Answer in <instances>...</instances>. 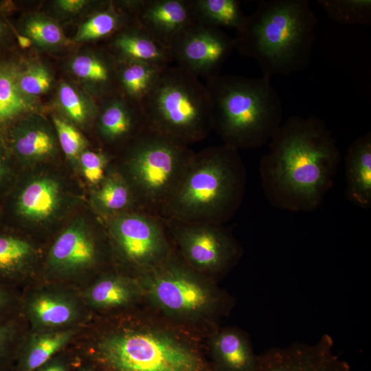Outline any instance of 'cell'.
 Here are the masks:
<instances>
[{
    "label": "cell",
    "instance_id": "cell-1",
    "mask_svg": "<svg viewBox=\"0 0 371 371\" xmlns=\"http://www.w3.org/2000/svg\"><path fill=\"white\" fill-rule=\"evenodd\" d=\"M260 160L263 192L276 208L292 212L318 209L330 191L341 154L319 117L292 115L282 122Z\"/></svg>",
    "mask_w": 371,
    "mask_h": 371
},
{
    "label": "cell",
    "instance_id": "cell-2",
    "mask_svg": "<svg viewBox=\"0 0 371 371\" xmlns=\"http://www.w3.org/2000/svg\"><path fill=\"white\" fill-rule=\"evenodd\" d=\"M200 337L152 309L110 315L84 350L102 371H215Z\"/></svg>",
    "mask_w": 371,
    "mask_h": 371
},
{
    "label": "cell",
    "instance_id": "cell-3",
    "mask_svg": "<svg viewBox=\"0 0 371 371\" xmlns=\"http://www.w3.org/2000/svg\"><path fill=\"white\" fill-rule=\"evenodd\" d=\"M317 23L307 0L259 1L237 31L235 49L268 78L299 72L311 63Z\"/></svg>",
    "mask_w": 371,
    "mask_h": 371
},
{
    "label": "cell",
    "instance_id": "cell-4",
    "mask_svg": "<svg viewBox=\"0 0 371 371\" xmlns=\"http://www.w3.org/2000/svg\"><path fill=\"white\" fill-rule=\"evenodd\" d=\"M245 184L238 150L223 144L194 153L161 217L186 224L223 225L240 207Z\"/></svg>",
    "mask_w": 371,
    "mask_h": 371
},
{
    "label": "cell",
    "instance_id": "cell-5",
    "mask_svg": "<svg viewBox=\"0 0 371 371\" xmlns=\"http://www.w3.org/2000/svg\"><path fill=\"white\" fill-rule=\"evenodd\" d=\"M135 276L150 309L199 337L219 327L234 304L216 280L192 269L175 251Z\"/></svg>",
    "mask_w": 371,
    "mask_h": 371
},
{
    "label": "cell",
    "instance_id": "cell-6",
    "mask_svg": "<svg viewBox=\"0 0 371 371\" xmlns=\"http://www.w3.org/2000/svg\"><path fill=\"white\" fill-rule=\"evenodd\" d=\"M213 130L236 150L268 143L282 123L281 99L270 78L217 74L207 78Z\"/></svg>",
    "mask_w": 371,
    "mask_h": 371
},
{
    "label": "cell",
    "instance_id": "cell-7",
    "mask_svg": "<svg viewBox=\"0 0 371 371\" xmlns=\"http://www.w3.org/2000/svg\"><path fill=\"white\" fill-rule=\"evenodd\" d=\"M140 106L149 129L188 146L205 139L214 128L205 85L178 65L162 69Z\"/></svg>",
    "mask_w": 371,
    "mask_h": 371
},
{
    "label": "cell",
    "instance_id": "cell-8",
    "mask_svg": "<svg viewBox=\"0 0 371 371\" xmlns=\"http://www.w3.org/2000/svg\"><path fill=\"white\" fill-rule=\"evenodd\" d=\"M194 154L188 145L148 127L131 142L122 175L145 213L161 217Z\"/></svg>",
    "mask_w": 371,
    "mask_h": 371
},
{
    "label": "cell",
    "instance_id": "cell-9",
    "mask_svg": "<svg viewBox=\"0 0 371 371\" xmlns=\"http://www.w3.org/2000/svg\"><path fill=\"white\" fill-rule=\"evenodd\" d=\"M179 256L192 269L216 281L240 258L242 249L223 225L167 221Z\"/></svg>",
    "mask_w": 371,
    "mask_h": 371
},
{
    "label": "cell",
    "instance_id": "cell-10",
    "mask_svg": "<svg viewBox=\"0 0 371 371\" xmlns=\"http://www.w3.org/2000/svg\"><path fill=\"white\" fill-rule=\"evenodd\" d=\"M113 242L133 275L152 268L175 251L158 217L130 212L113 216L109 223Z\"/></svg>",
    "mask_w": 371,
    "mask_h": 371
},
{
    "label": "cell",
    "instance_id": "cell-11",
    "mask_svg": "<svg viewBox=\"0 0 371 371\" xmlns=\"http://www.w3.org/2000/svg\"><path fill=\"white\" fill-rule=\"evenodd\" d=\"M177 65L206 79L219 74L221 66L235 49L234 38L220 28L196 23L171 47Z\"/></svg>",
    "mask_w": 371,
    "mask_h": 371
},
{
    "label": "cell",
    "instance_id": "cell-12",
    "mask_svg": "<svg viewBox=\"0 0 371 371\" xmlns=\"http://www.w3.org/2000/svg\"><path fill=\"white\" fill-rule=\"evenodd\" d=\"M85 304L74 292L57 286L37 289L20 300L19 315L32 331H50L76 326L83 318Z\"/></svg>",
    "mask_w": 371,
    "mask_h": 371
},
{
    "label": "cell",
    "instance_id": "cell-13",
    "mask_svg": "<svg viewBox=\"0 0 371 371\" xmlns=\"http://www.w3.org/2000/svg\"><path fill=\"white\" fill-rule=\"evenodd\" d=\"M134 23L171 48L191 26L197 23L192 0L125 1Z\"/></svg>",
    "mask_w": 371,
    "mask_h": 371
},
{
    "label": "cell",
    "instance_id": "cell-14",
    "mask_svg": "<svg viewBox=\"0 0 371 371\" xmlns=\"http://www.w3.org/2000/svg\"><path fill=\"white\" fill-rule=\"evenodd\" d=\"M258 371H350L334 351L332 337L324 334L314 344L295 342L273 347L258 355Z\"/></svg>",
    "mask_w": 371,
    "mask_h": 371
},
{
    "label": "cell",
    "instance_id": "cell-15",
    "mask_svg": "<svg viewBox=\"0 0 371 371\" xmlns=\"http://www.w3.org/2000/svg\"><path fill=\"white\" fill-rule=\"evenodd\" d=\"M99 256L97 241L78 223L67 227L56 239L49 252L47 265L53 276L69 279L92 269Z\"/></svg>",
    "mask_w": 371,
    "mask_h": 371
},
{
    "label": "cell",
    "instance_id": "cell-16",
    "mask_svg": "<svg viewBox=\"0 0 371 371\" xmlns=\"http://www.w3.org/2000/svg\"><path fill=\"white\" fill-rule=\"evenodd\" d=\"M80 297L87 307L110 315L133 309L144 302L136 276L121 273L100 276L85 289Z\"/></svg>",
    "mask_w": 371,
    "mask_h": 371
},
{
    "label": "cell",
    "instance_id": "cell-17",
    "mask_svg": "<svg viewBox=\"0 0 371 371\" xmlns=\"http://www.w3.org/2000/svg\"><path fill=\"white\" fill-rule=\"evenodd\" d=\"M207 336L209 360L215 371H258V355L243 330L219 326Z\"/></svg>",
    "mask_w": 371,
    "mask_h": 371
},
{
    "label": "cell",
    "instance_id": "cell-18",
    "mask_svg": "<svg viewBox=\"0 0 371 371\" xmlns=\"http://www.w3.org/2000/svg\"><path fill=\"white\" fill-rule=\"evenodd\" d=\"M97 117L99 134L108 144L133 140L147 128L140 105L120 93L106 98Z\"/></svg>",
    "mask_w": 371,
    "mask_h": 371
},
{
    "label": "cell",
    "instance_id": "cell-19",
    "mask_svg": "<svg viewBox=\"0 0 371 371\" xmlns=\"http://www.w3.org/2000/svg\"><path fill=\"white\" fill-rule=\"evenodd\" d=\"M2 141L18 161L41 160L53 155L56 150L55 137L40 119H21L11 126Z\"/></svg>",
    "mask_w": 371,
    "mask_h": 371
},
{
    "label": "cell",
    "instance_id": "cell-20",
    "mask_svg": "<svg viewBox=\"0 0 371 371\" xmlns=\"http://www.w3.org/2000/svg\"><path fill=\"white\" fill-rule=\"evenodd\" d=\"M80 330V326L24 334L11 371H34L61 352Z\"/></svg>",
    "mask_w": 371,
    "mask_h": 371
},
{
    "label": "cell",
    "instance_id": "cell-21",
    "mask_svg": "<svg viewBox=\"0 0 371 371\" xmlns=\"http://www.w3.org/2000/svg\"><path fill=\"white\" fill-rule=\"evenodd\" d=\"M111 46L117 60L140 61L160 67L174 63L171 49L134 23L113 35Z\"/></svg>",
    "mask_w": 371,
    "mask_h": 371
},
{
    "label": "cell",
    "instance_id": "cell-22",
    "mask_svg": "<svg viewBox=\"0 0 371 371\" xmlns=\"http://www.w3.org/2000/svg\"><path fill=\"white\" fill-rule=\"evenodd\" d=\"M346 196L356 206L371 207V133L356 139L345 157Z\"/></svg>",
    "mask_w": 371,
    "mask_h": 371
},
{
    "label": "cell",
    "instance_id": "cell-23",
    "mask_svg": "<svg viewBox=\"0 0 371 371\" xmlns=\"http://www.w3.org/2000/svg\"><path fill=\"white\" fill-rule=\"evenodd\" d=\"M22 63L14 59L0 60V139L15 122L38 108L37 98L22 93L18 76Z\"/></svg>",
    "mask_w": 371,
    "mask_h": 371
},
{
    "label": "cell",
    "instance_id": "cell-24",
    "mask_svg": "<svg viewBox=\"0 0 371 371\" xmlns=\"http://www.w3.org/2000/svg\"><path fill=\"white\" fill-rule=\"evenodd\" d=\"M60 201V188L56 181L41 178L28 183L12 196L10 213L17 218L42 221L51 216Z\"/></svg>",
    "mask_w": 371,
    "mask_h": 371
},
{
    "label": "cell",
    "instance_id": "cell-25",
    "mask_svg": "<svg viewBox=\"0 0 371 371\" xmlns=\"http://www.w3.org/2000/svg\"><path fill=\"white\" fill-rule=\"evenodd\" d=\"M70 69L98 95L107 97L115 93L117 60L113 54L100 52L79 54L71 60Z\"/></svg>",
    "mask_w": 371,
    "mask_h": 371
},
{
    "label": "cell",
    "instance_id": "cell-26",
    "mask_svg": "<svg viewBox=\"0 0 371 371\" xmlns=\"http://www.w3.org/2000/svg\"><path fill=\"white\" fill-rule=\"evenodd\" d=\"M34 250L28 240L0 230V284L13 289L26 276Z\"/></svg>",
    "mask_w": 371,
    "mask_h": 371
},
{
    "label": "cell",
    "instance_id": "cell-27",
    "mask_svg": "<svg viewBox=\"0 0 371 371\" xmlns=\"http://www.w3.org/2000/svg\"><path fill=\"white\" fill-rule=\"evenodd\" d=\"M116 60L119 92L140 105L155 86L164 67L136 60Z\"/></svg>",
    "mask_w": 371,
    "mask_h": 371
},
{
    "label": "cell",
    "instance_id": "cell-28",
    "mask_svg": "<svg viewBox=\"0 0 371 371\" xmlns=\"http://www.w3.org/2000/svg\"><path fill=\"white\" fill-rule=\"evenodd\" d=\"M131 12L122 1L109 3L95 12L78 27L74 41L85 42L112 37L120 30L133 23Z\"/></svg>",
    "mask_w": 371,
    "mask_h": 371
},
{
    "label": "cell",
    "instance_id": "cell-29",
    "mask_svg": "<svg viewBox=\"0 0 371 371\" xmlns=\"http://www.w3.org/2000/svg\"><path fill=\"white\" fill-rule=\"evenodd\" d=\"M197 23L239 30L245 15L238 0H192Z\"/></svg>",
    "mask_w": 371,
    "mask_h": 371
},
{
    "label": "cell",
    "instance_id": "cell-30",
    "mask_svg": "<svg viewBox=\"0 0 371 371\" xmlns=\"http://www.w3.org/2000/svg\"><path fill=\"white\" fill-rule=\"evenodd\" d=\"M93 200L100 210L114 216L126 212L136 203L131 187L119 172L105 175L94 193Z\"/></svg>",
    "mask_w": 371,
    "mask_h": 371
},
{
    "label": "cell",
    "instance_id": "cell-31",
    "mask_svg": "<svg viewBox=\"0 0 371 371\" xmlns=\"http://www.w3.org/2000/svg\"><path fill=\"white\" fill-rule=\"evenodd\" d=\"M58 106L71 122L82 124L98 115L99 106L71 84L62 81L57 91Z\"/></svg>",
    "mask_w": 371,
    "mask_h": 371
},
{
    "label": "cell",
    "instance_id": "cell-32",
    "mask_svg": "<svg viewBox=\"0 0 371 371\" xmlns=\"http://www.w3.org/2000/svg\"><path fill=\"white\" fill-rule=\"evenodd\" d=\"M328 18L342 25L371 24L370 0H318Z\"/></svg>",
    "mask_w": 371,
    "mask_h": 371
},
{
    "label": "cell",
    "instance_id": "cell-33",
    "mask_svg": "<svg viewBox=\"0 0 371 371\" xmlns=\"http://www.w3.org/2000/svg\"><path fill=\"white\" fill-rule=\"evenodd\" d=\"M23 34L41 47L52 48L68 43L60 25L40 14L32 15L25 19Z\"/></svg>",
    "mask_w": 371,
    "mask_h": 371
},
{
    "label": "cell",
    "instance_id": "cell-34",
    "mask_svg": "<svg viewBox=\"0 0 371 371\" xmlns=\"http://www.w3.org/2000/svg\"><path fill=\"white\" fill-rule=\"evenodd\" d=\"M21 316L0 321V371H10L24 335Z\"/></svg>",
    "mask_w": 371,
    "mask_h": 371
},
{
    "label": "cell",
    "instance_id": "cell-35",
    "mask_svg": "<svg viewBox=\"0 0 371 371\" xmlns=\"http://www.w3.org/2000/svg\"><path fill=\"white\" fill-rule=\"evenodd\" d=\"M53 81L50 70L38 63L22 64L18 76V85L22 93L34 98L47 92Z\"/></svg>",
    "mask_w": 371,
    "mask_h": 371
},
{
    "label": "cell",
    "instance_id": "cell-36",
    "mask_svg": "<svg viewBox=\"0 0 371 371\" xmlns=\"http://www.w3.org/2000/svg\"><path fill=\"white\" fill-rule=\"evenodd\" d=\"M53 122L65 156L71 160L78 159L87 146L85 137L73 124L63 118L54 116Z\"/></svg>",
    "mask_w": 371,
    "mask_h": 371
},
{
    "label": "cell",
    "instance_id": "cell-37",
    "mask_svg": "<svg viewBox=\"0 0 371 371\" xmlns=\"http://www.w3.org/2000/svg\"><path fill=\"white\" fill-rule=\"evenodd\" d=\"M78 160L85 178L91 184H98L105 177L109 155L101 151L83 150Z\"/></svg>",
    "mask_w": 371,
    "mask_h": 371
},
{
    "label": "cell",
    "instance_id": "cell-38",
    "mask_svg": "<svg viewBox=\"0 0 371 371\" xmlns=\"http://www.w3.org/2000/svg\"><path fill=\"white\" fill-rule=\"evenodd\" d=\"M19 302L13 289L0 284V321L19 315Z\"/></svg>",
    "mask_w": 371,
    "mask_h": 371
},
{
    "label": "cell",
    "instance_id": "cell-39",
    "mask_svg": "<svg viewBox=\"0 0 371 371\" xmlns=\"http://www.w3.org/2000/svg\"><path fill=\"white\" fill-rule=\"evenodd\" d=\"M12 159H14V157L0 139V194L6 192L12 181Z\"/></svg>",
    "mask_w": 371,
    "mask_h": 371
},
{
    "label": "cell",
    "instance_id": "cell-40",
    "mask_svg": "<svg viewBox=\"0 0 371 371\" xmlns=\"http://www.w3.org/2000/svg\"><path fill=\"white\" fill-rule=\"evenodd\" d=\"M73 361L65 353L60 352L34 371H75Z\"/></svg>",
    "mask_w": 371,
    "mask_h": 371
},
{
    "label": "cell",
    "instance_id": "cell-41",
    "mask_svg": "<svg viewBox=\"0 0 371 371\" xmlns=\"http://www.w3.org/2000/svg\"><path fill=\"white\" fill-rule=\"evenodd\" d=\"M89 3L85 0H58L56 1V8L66 13H76Z\"/></svg>",
    "mask_w": 371,
    "mask_h": 371
},
{
    "label": "cell",
    "instance_id": "cell-42",
    "mask_svg": "<svg viewBox=\"0 0 371 371\" xmlns=\"http://www.w3.org/2000/svg\"><path fill=\"white\" fill-rule=\"evenodd\" d=\"M9 32L8 25L0 19V47L4 43Z\"/></svg>",
    "mask_w": 371,
    "mask_h": 371
},
{
    "label": "cell",
    "instance_id": "cell-43",
    "mask_svg": "<svg viewBox=\"0 0 371 371\" xmlns=\"http://www.w3.org/2000/svg\"><path fill=\"white\" fill-rule=\"evenodd\" d=\"M16 38L19 45L21 48H28L32 44L31 39L23 34H17Z\"/></svg>",
    "mask_w": 371,
    "mask_h": 371
},
{
    "label": "cell",
    "instance_id": "cell-44",
    "mask_svg": "<svg viewBox=\"0 0 371 371\" xmlns=\"http://www.w3.org/2000/svg\"><path fill=\"white\" fill-rule=\"evenodd\" d=\"M75 371H102L87 361V363H81Z\"/></svg>",
    "mask_w": 371,
    "mask_h": 371
}]
</instances>
